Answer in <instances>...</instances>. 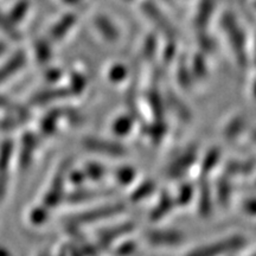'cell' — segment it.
I'll list each match as a JSON object with an SVG mask.
<instances>
[{"label": "cell", "instance_id": "6da1fadb", "mask_svg": "<svg viewBox=\"0 0 256 256\" xmlns=\"http://www.w3.org/2000/svg\"><path fill=\"white\" fill-rule=\"evenodd\" d=\"M244 246V240L240 236H232L222 241H216L204 247L198 248L197 250L191 252V254L196 255H215V254H232L238 252L240 248Z\"/></svg>", "mask_w": 256, "mask_h": 256}, {"label": "cell", "instance_id": "7a4b0ae2", "mask_svg": "<svg viewBox=\"0 0 256 256\" xmlns=\"http://www.w3.org/2000/svg\"><path fill=\"white\" fill-rule=\"evenodd\" d=\"M148 240L156 244H176L183 240V235L177 230H153L148 234Z\"/></svg>", "mask_w": 256, "mask_h": 256}]
</instances>
